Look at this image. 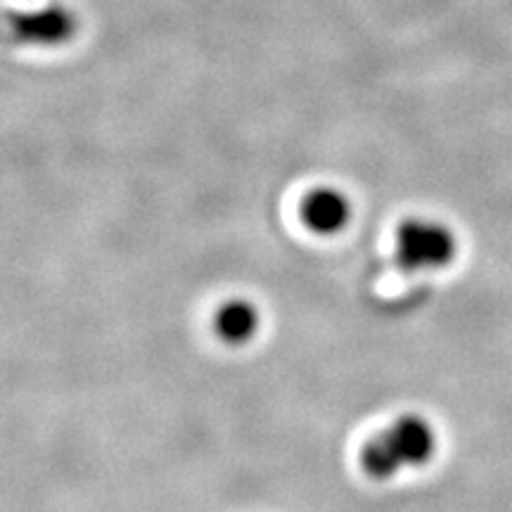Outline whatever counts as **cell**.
Masks as SVG:
<instances>
[{
	"mask_svg": "<svg viewBox=\"0 0 512 512\" xmlns=\"http://www.w3.org/2000/svg\"><path fill=\"white\" fill-rule=\"evenodd\" d=\"M437 453V432L422 415H401L361 448L363 472L375 482L394 479L403 467L427 465Z\"/></svg>",
	"mask_w": 512,
	"mask_h": 512,
	"instance_id": "obj_1",
	"label": "cell"
},
{
	"mask_svg": "<svg viewBox=\"0 0 512 512\" xmlns=\"http://www.w3.org/2000/svg\"><path fill=\"white\" fill-rule=\"evenodd\" d=\"M10 36L17 43H41L55 46L74 36L76 22L67 10L50 8L43 12H8Z\"/></svg>",
	"mask_w": 512,
	"mask_h": 512,
	"instance_id": "obj_3",
	"label": "cell"
},
{
	"mask_svg": "<svg viewBox=\"0 0 512 512\" xmlns=\"http://www.w3.org/2000/svg\"><path fill=\"white\" fill-rule=\"evenodd\" d=\"M351 219V204L347 195L335 188H316L304 197L302 221L318 235H335L344 230Z\"/></svg>",
	"mask_w": 512,
	"mask_h": 512,
	"instance_id": "obj_4",
	"label": "cell"
},
{
	"mask_svg": "<svg viewBox=\"0 0 512 512\" xmlns=\"http://www.w3.org/2000/svg\"><path fill=\"white\" fill-rule=\"evenodd\" d=\"M456 235L444 223L411 219L396 230V256L406 271H439L456 259Z\"/></svg>",
	"mask_w": 512,
	"mask_h": 512,
	"instance_id": "obj_2",
	"label": "cell"
},
{
	"mask_svg": "<svg viewBox=\"0 0 512 512\" xmlns=\"http://www.w3.org/2000/svg\"><path fill=\"white\" fill-rule=\"evenodd\" d=\"M261 318L259 311L247 299H230L223 302V306L216 311L214 328L226 344H247L249 339L259 330Z\"/></svg>",
	"mask_w": 512,
	"mask_h": 512,
	"instance_id": "obj_5",
	"label": "cell"
}]
</instances>
